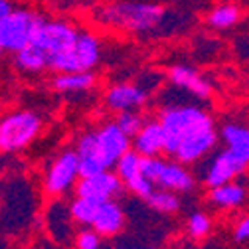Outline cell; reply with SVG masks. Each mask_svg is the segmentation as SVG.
I'll return each mask as SVG.
<instances>
[{
    "instance_id": "obj_27",
    "label": "cell",
    "mask_w": 249,
    "mask_h": 249,
    "mask_svg": "<svg viewBox=\"0 0 249 249\" xmlns=\"http://www.w3.org/2000/svg\"><path fill=\"white\" fill-rule=\"evenodd\" d=\"M107 239L93 228H77L73 237V249H103Z\"/></svg>"
},
{
    "instance_id": "obj_29",
    "label": "cell",
    "mask_w": 249,
    "mask_h": 249,
    "mask_svg": "<svg viewBox=\"0 0 249 249\" xmlns=\"http://www.w3.org/2000/svg\"><path fill=\"white\" fill-rule=\"evenodd\" d=\"M12 8H14L12 0H0V18H4Z\"/></svg>"
},
{
    "instance_id": "obj_20",
    "label": "cell",
    "mask_w": 249,
    "mask_h": 249,
    "mask_svg": "<svg viewBox=\"0 0 249 249\" xmlns=\"http://www.w3.org/2000/svg\"><path fill=\"white\" fill-rule=\"evenodd\" d=\"M97 77L93 71H79V73H57L52 79V87L57 93H87L95 87Z\"/></svg>"
},
{
    "instance_id": "obj_19",
    "label": "cell",
    "mask_w": 249,
    "mask_h": 249,
    "mask_svg": "<svg viewBox=\"0 0 249 249\" xmlns=\"http://www.w3.org/2000/svg\"><path fill=\"white\" fill-rule=\"evenodd\" d=\"M247 200V190L239 182H228L215 188H208L206 202L217 210H237L245 204Z\"/></svg>"
},
{
    "instance_id": "obj_16",
    "label": "cell",
    "mask_w": 249,
    "mask_h": 249,
    "mask_svg": "<svg viewBox=\"0 0 249 249\" xmlns=\"http://www.w3.org/2000/svg\"><path fill=\"white\" fill-rule=\"evenodd\" d=\"M127 222H129V215H127V210L123 208V204L119 200H107L97 206L91 228L111 241L127 230Z\"/></svg>"
},
{
    "instance_id": "obj_6",
    "label": "cell",
    "mask_w": 249,
    "mask_h": 249,
    "mask_svg": "<svg viewBox=\"0 0 249 249\" xmlns=\"http://www.w3.org/2000/svg\"><path fill=\"white\" fill-rule=\"evenodd\" d=\"M44 18L46 16L32 8L14 6L4 18H0V48L12 55L26 48Z\"/></svg>"
},
{
    "instance_id": "obj_11",
    "label": "cell",
    "mask_w": 249,
    "mask_h": 249,
    "mask_svg": "<svg viewBox=\"0 0 249 249\" xmlns=\"http://www.w3.org/2000/svg\"><path fill=\"white\" fill-rule=\"evenodd\" d=\"M115 172L121 176V180L124 182V186H127V190L135 198H139V200L144 202L152 194L154 184L142 174V157H141V154L135 148L127 150L117 160Z\"/></svg>"
},
{
    "instance_id": "obj_26",
    "label": "cell",
    "mask_w": 249,
    "mask_h": 249,
    "mask_svg": "<svg viewBox=\"0 0 249 249\" xmlns=\"http://www.w3.org/2000/svg\"><path fill=\"white\" fill-rule=\"evenodd\" d=\"M146 115L142 111H121V113H115V121L119 127L127 133L131 139L142 129V124L146 123Z\"/></svg>"
},
{
    "instance_id": "obj_3",
    "label": "cell",
    "mask_w": 249,
    "mask_h": 249,
    "mask_svg": "<svg viewBox=\"0 0 249 249\" xmlns=\"http://www.w3.org/2000/svg\"><path fill=\"white\" fill-rule=\"evenodd\" d=\"M44 129V119L30 111L18 109L0 117V152L14 154L32 144Z\"/></svg>"
},
{
    "instance_id": "obj_14",
    "label": "cell",
    "mask_w": 249,
    "mask_h": 249,
    "mask_svg": "<svg viewBox=\"0 0 249 249\" xmlns=\"http://www.w3.org/2000/svg\"><path fill=\"white\" fill-rule=\"evenodd\" d=\"M46 228L48 233L61 245H73L77 226L71 217L70 204H64V198H53L46 210Z\"/></svg>"
},
{
    "instance_id": "obj_9",
    "label": "cell",
    "mask_w": 249,
    "mask_h": 249,
    "mask_svg": "<svg viewBox=\"0 0 249 249\" xmlns=\"http://www.w3.org/2000/svg\"><path fill=\"white\" fill-rule=\"evenodd\" d=\"M196 168H198V178L206 188H215V186L237 180L241 174H245L249 166L239 157H235L231 150L222 146L215 148L200 164H196Z\"/></svg>"
},
{
    "instance_id": "obj_7",
    "label": "cell",
    "mask_w": 249,
    "mask_h": 249,
    "mask_svg": "<svg viewBox=\"0 0 249 249\" xmlns=\"http://www.w3.org/2000/svg\"><path fill=\"white\" fill-rule=\"evenodd\" d=\"M101 61V42L95 34L81 30L75 44L53 59L52 71L53 73H79L93 71Z\"/></svg>"
},
{
    "instance_id": "obj_17",
    "label": "cell",
    "mask_w": 249,
    "mask_h": 249,
    "mask_svg": "<svg viewBox=\"0 0 249 249\" xmlns=\"http://www.w3.org/2000/svg\"><path fill=\"white\" fill-rule=\"evenodd\" d=\"M133 148L141 157H160L166 148V135L159 117L146 119L142 129L133 137Z\"/></svg>"
},
{
    "instance_id": "obj_21",
    "label": "cell",
    "mask_w": 249,
    "mask_h": 249,
    "mask_svg": "<svg viewBox=\"0 0 249 249\" xmlns=\"http://www.w3.org/2000/svg\"><path fill=\"white\" fill-rule=\"evenodd\" d=\"M144 206L159 215H174L182 210V194L164 188H154L152 194L144 200Z\"/></svg>"
},
{
    "instance_id": "obj_24",
    "label": "cell",
    "mask_w": 249,
    "mask_h": 249,
    "mask_svg": "<svg viewBox=\"0 0 249 249\" xmlns=\"http://www.w3.org/2000/svg\"><path fill=\"white\" fill-rule=\"evenodd\" d=\"M213 222H212V215L206 212H192L186 220V233L192 239H206L212 233Z\"/></svg>"
},
{
    "instance_id": "obj_30",
    "label": "cell",
    "mask_w": 249,
    "mask_h": 249,
    "mask_svg": "<svg viewBox=\"0 0 249 249\" xmlns=\"http://www.w3.org/2000/svg\"><path fill=\"white\" fill-rule=\"evenodd\" d=\"M2 52H4V50H2V48H0V55H2Z\"/></svg>"
},
{
    "instance_id": "obj_2",
    "label": "cell",
    "mask_w": 249,
    "mask_h": 249,
    "mask_svg": "<svg viewBox=\"0 0 249 249\" xmlns=\"http://www.w3.org/2000/svg\"><path fill=\"white\" fill-rule=\"evenodd\" d=\"M99 22L124 30V32L146 36L152 34L166 22L168 12L164 6L157 2H144V0H123L113 2L99 10Z\"/></svg>"
},
{
    "instance_id": "obj_28",
    "label": "cell",
    "mask_w": 249,
    "mask_h": 249,
    "mask_svg": "<svg viewBox=\"0 0 249 249\" xmlns=\"http://www.w3.org/2000/svg\"><path fill=\"white\" fill-rule=\"evenodd\" d=\"M233 239L237 243H247L249 241V213L243 215L241 220L235 224V228H233Z\"/></svg>"
},
{
    "instance_id": "obj_15",
    "label": "cell",
    "mask_w": 249,
    "mask_h": 249,
    "mask_svg": "<svg viewBox=\"0 0 249 249\" xmlns=\"http://www.w3.org/2000/svg\"><path fill=\"white\" fill-rule=\"evenodd\" d=\"M166 79L170 85L184 89L186 93H190V95L196 97L198 101H208L213 93L212 83L196 68H192L188 64H174L166 71Z\"/></svg>"
},
{
    "instance_id": "obj_25",
    "label": "cell",
    "mask_w": 249,
    "mask_h": 249,
    "mask_svg": "<svg viewBox=\"0 0 249 249\" xmlns=\"http://www.w3.org/2000/svg\"><path fill=\"white\" fill-rule=\"evenodd\" d=\"M113 249H159V243L150 235L144 237V233H121L115 239H111Z\"/></svg>"
},
{
    "instance_id": "obj_8",
    "label": "cell",
    "mask_w": 249,
    "mask_h": 249,
    "mask_svg": "<svg viewBox=\"0 0 249 249\" xmlns=\"http://www.w3.org/2000/svg\"><path fill=\"white\" fill-rule=\"evenodd\" d=\"M81 30L73 26L68 20H48L44 18L42 24L36 28V32L30 40V44L40 48L46 57L50 59V68L53 64V59L61 53H66L77 40Z\"/></svg>"
},
{
    "instance_id": "obj_23",
    "label": "cell",
    "mask_w": 249,
    "mask_h": 249,
    "mask_svg": "<svg viewBox=\"0 0 249 249\" xmlns=\"http://www.w3.org/2000/svg\"><path fill=\"white\" fill-rule=\"evenodd\" d=\"M99 202H93L89 198H81V196H73L70 202V212L77 228H91L93 217H95Z\"/></svg>"
},
{
    "instance_id": "obj_13",
    "label": "cell",
    "mask_w": 249,
    "mask_h": 249,
    "mask_svg": "<svg viewBox=\"0 0 249 249\" xmlns=\"http://www.w3.org/2000/svg\"><path fill=\"white\" fill-rule=\"evenodd\" d=\"M95 133H97L99 152H101V157H103V160L107 162L109 168H115L117 160L127 150L133 148V139L119 127L115 119L103 123L101 127L95 129Z\"/></svg>"
},
{
    "instance_id": "obj_4",
    "label": "cell",
    "mask_w": 249,
    "mask_h": 249,
    "mask_svg": "<svg viewBox=\"0 0 249 249\" xmlns=\"http://www.w3.org/2000/svg\"><path fill=\"white\" fill-rule=\"evenodd\" d=\"M142 174L154 184V188H164L178 194H192L196 190L194 172L170 157H142Z\"/></svg>"
},
{
    "instance_id": "obj_22",
    "label": "cell",
    "mask_w": 249,
    "mask_h": 249,
    "mask_svg": "<svg viewBox=\"0 0 249 249\" xmlns=\"http://www.w3.org/2000/svg\"><path fill=\"white\" fill-rule=\"evenodd\" d=\"M239 20H241V10H239V6L231 4V2H222V4L213 6L206 16V24L212 30H220V32L231 30L233 26L239 24Z\"/></svg>"
},
{
    "instance_id": "obj_1",
    "label": "cell",
    "mask_w": 249,
    "mask_h": 249,
    "mask_svg": "<svg viewBox=\"0 0 249 249\" xmlns=\"http://www.w3.org/2000/svg\"><path fill=\"white\" fill-rule=\"evenodd\" d=\"M198 99H168L157 117L164 127V154L186 166H196L217 148L220 129L213 115L196 103Z\"/></svg>"
},
{
    "instance_id": "obj_5",
    "label": "cell",
    "mask_w": 249,
    "mask_h": 249,
    "mask_svg": "<svg viewBox=\"0 0 249 249\" xmlns=\"http://www.w3.org/2000/svg\"><path fill=\"white\" fill-rule=\"evenodd\" d=\"M79 157L75 148H64L48 162L42 174V192L48 198H66L79 182Z\"/></svg>"
},
{
    "instance_id": "obj_12",
    "label": "cell",
    "mask_w": 249,
    "mask_h": 249,
    "mask_svg": "<svg viewBox=\"0 0 249 249\" xmlns=\"http://www.w3.org/2000/svg\"><path fill=\"white\" fill-rule=\"evenodd\" d=\"M105 107L111 113H121V111H144L148 105L150 93L141 85V83H129L121 81L113 83L105 91Z\"/></svg>"
},
{
    "instance_id": "obj_10",
    "label": "cell",
    "mask_w": 249,
    "mask_h": 249,
    "mask_svg": "<svg viewBox=\"0 0 249 249\" xmlns=\"http://www.w3.org/2000/svg\"><path fill=\"white\" fill-rule=\"evenodd\" d=\"M124 192H127V186H124L121 176L115 172V168H111V170H103L99 174L79 178V182L75 184L73 196L89 198L93 202L101 204L107 200H119Z\"/></svg>"
},
{
    "instance_id": "obj_18",
    "label": "cell",
    "mask_w": 249,
    "mask_h": 249,
    "mask_svg": "<svg viewBox=\"0 0 249 249\" xmlns=\"http://www.w3.org/2000/svg\"><path fill=\"white\" fill-rule=\"evenodd\" d=\"M220 142L249 166V127L239 121H228L220 127Z\"/></svg>"
}]
</instances>
